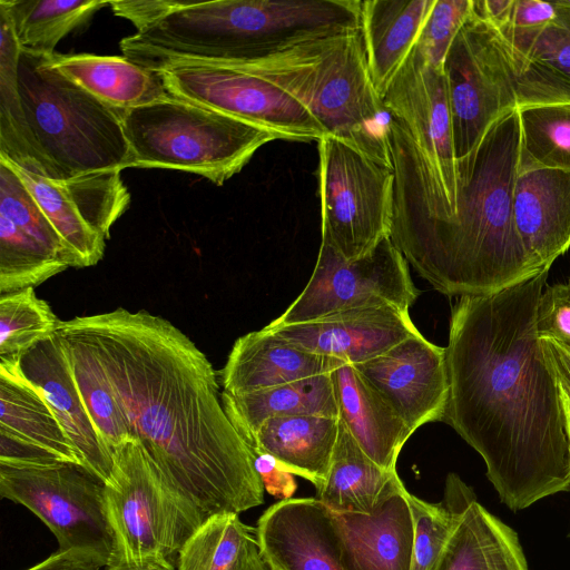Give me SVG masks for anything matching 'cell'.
<instances>
[{
	"instance_id": "6da1fadb",
	"label": "cell",
	"mask_w": 570,
	"mask_h": 570,
	"mask_svg": "<svg viewBox=\"0 0 570 570\" xmlns=\"http://www.w3.org/2000/svg\"><path fill=\"white\" fill-rule=\"evenodd\" d=\"M549 269L451 311L443 417L483 459L512 511L570 489V440L556 375L535 330Z\"/></svg>"
},
{
	"instance_id": "7a4b0ae2",
	"label": "cell",
	"mask_w": 570,
	"mask_h": 570,
	"mask_svg": "<svg viewBox=\"0 0 570 570\" xmlns=\"http://www.w3.org/2000/svg\"><path fill=\"white\" fill-rule=\"evenodd\" d=\"M65 323L99 360L131 436L206 517L264 503L254 453L207 356L173 323L124 307Z\"/></svg>"
},
{
	"instance_id": "3957f363",
	"label": "cell",
	"mask_w": 570,
	"mask_h": 570,
	"mask_svg": "<svg viewBox=\"0 0 570 570\" xmlns=\"http://www.w3.org/2000/svg\"><path fill=\"white\" fill-rule=\"evenodd\" d=\"M520 146V118L514 109L492 124L471 154L456 160L453 218L391 232L409 265L439 293L459 297L493 294L539 272L530 263L513 217Z\"/></svg>"
},
{
	"instance_id": "277c9868",
	"label": "cell",
	"mask_w": 570,
	"mask_h": 570,
	"mask_svg": "<svg viewBox=\"0 0 570 570\" xmlns=\"http://www.w3.org/2000/svg\"><path fill=\"white\" fill-rule=\"evenodd\" d=\"M361 0H219L181 6L120 41L124 57L156 70L176 62L226 65L308 37L360 27Z\"/></svg>"
},
{
	"instance_id": "5b68a950",
	"label": "cell",
	"mask_w": 570,
	"mask_h": 570,
	"mask_svg": "<svg viewBox=\"0 0 570 570\" xmlns=\"http://www.w3.org/2000/svg\"><path fill=\"white\" fill-rule=\"evenodd\" d=\"M215 66L272 82L302 104L326 135L393 168L390 116L370 76L361 27L315 35L263 57Z\"/></svg>"
},
{
	"instance_id": "8992f818",
	"label": "cell",
	"mask_w": 570,
	"mask_h": 570,
	"mask_svg": "<svg viewBox=\"0 0 570 570\" xmlns=\"http://www.w3.org/2000/svg\"><path fill=\"white\" fill-rule=\"evenodd\" d=\"M382 99L394 173L392 230L453 218L458 173L443 71L414 47Z\"/></svg>"
},
{
	"instance_id": "52a82bcc",
	"label": "cell",
	"mask_w": 570,
	"mask_h": 570,
	"mask_svg": "<svg viewBox=\"0 0 570 570\" xmlns=\"http://www.w3.org/2000/svg\"><path fill=\"white\" fill-rule=\"evenodd\" d=\"M51 57L20 49L18 83L30 134L52 178L126 169L125 112L53 68Z\"/></svg>"
},
{
	"instance_id": "ba28073f",
	"label": "cell",
	"mask_w": 570,
	"mask_h": 570,
	"mask_svg": "<svg viewBox=\"0 0 570 570\" xmlns=\"http://www.w3.org/2000/svg\"><path fill=\"white\" fill-rule=\"evenodd\" d=\"M126 168H161L200 175L217 186L239 173L272 131L168 95L124 114Z\"/></svg>"
},
{
	"instance_id": "9c48e42d",
	"label": "cell",
	"mask_w": 570,
	"mask_h": 570,
	"mask_svg": "<svg viewBox=\"0 0 570 570\" xmlns=\"http://www.w3.org/2000/svg\"><path fill=\"white\" fill-rule=\"evenodd\" d=\"M112 458L105 482L114 538L107 570H176L183 544L207 517L166 480L137 440Z\"/></svg>"
},
{
	"instance_id": "30bf717a",
	"label": "cell",
	"mask_w": 570,
	"mask_h": 570,
	"mask_svg": "<svg viewBox=\"0 0 570 570\" xmlns=\"http://www.w3.org/2000/svg\"><path fill=\"white\" fill-rule=\"evenodd\" d=\"M456 160L471 154L492 124L524 107L534 75L529 61L474 12L443 63Z\"/></svg>"
},
{
	"instance_id": "8fae6325",
	"label": "cell",
	"mask_w": 570,
	"mask_h": 570,
	"mask_svg": "<svg viewBox=\"0 0 570 570\" xmlns=\"http://www.w3.org/2000/svg\"><path fill=\"white\" fill-rule=\"evenodd\" d=\"M317 142L322 242L346 261L361 258L391 237L393 168L334 136Z\"/></svg>"
},
{
	"instance_id": "7c38bea8",
	"label": "cell",
	"mask_w": 570,
	"mask_h": 570,
	"mask_svg": "<svg viewBox=\"0 0 570 570\" xmlns=\"http://www.w3.org/2000/svg\"><path fill=\"white\" fill-rule=\"evenodd\" d=\"M0 494L38 517L60 550H79L100 559L114 557V538L105 504V482L77 463L0 464Z\"/></svg>"
},
{
	"instance_id": "4fadbf2b",
	"label": "cell",
	"mask_w": 570,
	"mask_h": 570,
	"mask_svg": "<svg viewBox=\"0 0 570 570\" xmlns=\"http://www.w3.org/2000/svg\"><path fill=\"white\" fill-rule=\"evenodd\" d=\"M420 295L409 263L391 237L370 254L346 261L335 248L321 242L312 276L302 293L273 325L315 321L331 314L372 306L409 311Z\"/></svg>"
},
{
	"instance_id": "5bb4252c",
	"label": "cell",
	"mask_w": 570,
	"mask_h": 570,
	"mask_svg": "<svg viewBox=\"0 0 570 570\" xmlns=\"http://www.w3.org/2000/svg\"><path fill=\"white\" fill-rule=\"evenodd\" d=\"M153 71L170 96L265 128L278 139L318 141L326 135L295 98L249 72L198 62H176Z\"/></svg>"
},
{
	"instance_id": "9a60e30c",
	"label": "cell",
	"mask_w": 570,
	"mask_h": 570,
	"mask_svg": "<svg viewBox=\"0 0 570 570\" xmlns=\"http://www.w3.org/2000/svg\"><path fill=\"white\" fill-rule=\"evenodd\" d=\"M8 163L31 193L75 259V267L96 265L104 256L114 223L130 195L119 170L49 179Z\"/></svg>"
},
{
	"instance_id": "2e32d148",
	"label": "cell",
	"mask_w": 570,
	"mask_h": 570,
	"mask_svg": "<svg viewBox=\"0 0 570 570\" xmlns=\"http://www.w3.org/2000/svg\"><path fill=\"white\" fill-rule=\"evenodd\" d=\"M353 365L413 433L443 421L450 392L445 347L417 333Z\"/></svg>"
},
{
	"instance_id": "e0dca14e",
	"label": "cell",
	"mask_w": 570,
	"mask_h": 570,
	"mask_svg": "<svg viewBox=\"0 0 570 570\" xmlns=\"http://www.w3.org/2000/svg\"><path fill=\"white\" fill-rule=\"evenodd\" d=\"M255 531L273 570H352L332 512L317 498L279 500L261 515Z\"/></svg>"
},
{
	"instance_id": "ac0fdd59",
	"label": "cell",
	"mask_w": 570,
	"mask_h": 570,
	"mask_svg": "<svg viewBox=\"0 0 570 570\" xmlns=\"http://www.w3.org/2000/svg\"><path fill=\"white\" fill-rule=\"evenodd\" d=\"M303 351L351 364L365 362L420 333L409 311L394 306L354 308L292 325L265 326Z\"/></svg>"
},
{
	"instance_id": "d6986e66",
	"label": "cell",
	"mask_w": 570,
	"mask_h": 570,
	"mask_svg": "<svg viewBox=\"0 0 570 570\" xmlns=\"http://www.w3.org/2000/svg\"><path fill=\"white\" fill-rule=\"evenodd\" d=\"M18 364L24 377L49 403L81 465L107 482L112 473L114 458L83 404L58 332L22 354Z\"/></svg>"
},
{
	"instance_id": "ffe728a7",
	"label": "cell",
	"mask_w": 570,
	"mask_h": 570,
	"mask_svg": "<svg viewBox=\"0 0 570 570\" xmlns=\"http://www.w3.org/2000/svg\"><path fill=\"white\" fill-rule=\"evenodd\" d=\"M513 217L535 271L550 269L570 249V171L519 169L513 186Z\"/></svg>"
},
{
	"instance_id": "44dd1931",
	"label": "cell",
	"mask_w": 570,
	"mask_h": 570,
	"mask_svg": "<svg viewBox=\"0 0 570 570\" xmlns=\"http://www.w3.org/2000/svg\"><path fill=\"white\" fill-rule=\"evenodd\" d=\"M409 491L390 498L371 514L332 512L352 570H410L414 523Z\"/></svg>"
},
{
	"instance_id": "7402d4cb",
	"label": "cell",
	"mask_w": 570,
	"mask_h": 570,
	"mask_svg": "<svg viewBox=\"0 0 570 570\" xmlns=\"http://www.w3.org/2000/svg\"><path fill=\"white\" fill-rule=\"evenodd\" d=\"M334 358L297 348L263 327L234 343L220 372L223 392L242 394L332 372Z\"/></svg>"
},
{
	"instance_id": "603a6c76",
	"label": "cell",
	"mask_w": 570,
	"mask_h": 570,
	"mask_svg": "<svg viewBox=\"0 0 570 570\" xmlns=\"http://www.w3.org/2000/svg\"><path fill=\"white\" fill-rule=\"evenodd\" d=\"M331 374L341 421L373 462L395 471L399 454L413 432L353 364L334 358Z\"/></svg>"
},
{
	"instance_id": "cb8c5ba5",
	"label": "cell",
	"mask_w": 570,
	"mask_h": 570,
	"mask_svg": "<svg viewBox=\"0 0 570 570\" xmlns=\"http://www.w3.org/2000/svg\"><path fill=\"white\" fill-rule=\"evenodd\" d=\"M340 425L341 419L330 415L273 417L258 429L250 449L254 455H272L288 472L320 489L332 464Z\"/></svg>"
},
{
	"instance_id": "d4e9b609",
	"label": "cell",
	"mask_w": 570,
	"mask_h": 570,
	"mask_svg": "<svg viewBox=\"0 0 570 570\" xmlns=\"http://www.w3.org/2000/svg\"><path fill=\"white\" fill-rule=\"evenodd\" d=\"M435 0L361 1L360 27L372 82L383 98L415 47Z\"/></svg>"
},
{
	"instance_id": "484cf974",
	"label": "cell",
	"mask_w": 570,
	"mask_h": 570,
	"mask_svg": "<svg viewBox=\"0 0 570 570\" xmlns=\"http://www.w3.org/2000/svg\"><path fill=\"white\" fill-rule=\"evenodd\" d=\"M435 570H529L518 534L482 507L463 502Z\"/></svg>"
},
{
	"instance_id": "4316f807",
	"label": "cell",
	"mask_w": 570,
	"mask_h": 570,
	"mask_svg": "<svg viewBox=\"0 0 570 570\" xmlns=\"http://www.w3.org/2000/svg\"><path fill=\"white\" fill-rule=\"evenodd\" d=\"M18 358H0V433L33 445L59 462L81 465L49 403L21 373Z\"/></svg>"
},
{
	"instance_id": "83f0119b",
	"label": "cell",
	"mask_w": 570,
	"mask_h": 570,
	"mask_svg": "<svg viewBox=\"0 0 570 570\" xmlns=\"http://www.w3.org/2000/svg\"><path fill=\"white\" fill-rule=\"evenodd\" d=\"M404 489L397 471L373 462L341 421L332 464L316 498L333 512L371 514Z\"/></svg>"
},
{
	"instance_id": "f1b7e54d",
	"label": "cell",
	"mask_w": 570,
	"mask_h": 570,
	"mask_svg": "<svg viewBox=\"0 0 570 570\" xmlns=\"http://www.w3.org/2000/svg\"><path fill=\"white\" fill-rule=\"evenodd\" d=\"M51 66L106 105L122 112L169 95L158 72L124 56L55 53Z\"/></svg>"
},
{
	"instance_id": "f546056e",
	"label": "cell",
	"mask_w": 570,
	"mask_h": 570,
	"mask_svg": "<svg viewBox=\"0 0 570 570\" xmlns=\"http://www.w3.org/2000/svg\"><path fill=\"white\" fill-rule=\"evenodd\" d=\"M222 401L229 420L249 448L258 429L269 419L305 414L340 417L331 372L248 393L222 391Z\"/></svg>"
},
{
	"instance_id": "4dcf8cb0",
	"label": "cell",
	"mask_w": 570,
	"mask_h": 570,
	"mask_svg": "<svg viewBox=\"0 0 570 570\" xmlns=\"http://www.w3.org/2000/svg\"><path fill=\"white\" fill-rule=\"evenodd\" d=\"M0 157L52 179L30 134L18 83L20 46L12 20L0 6Z\"/></svg>"
},
{
	"instance_id": "1f68e13d",
	"label": "cell",
	"mask_w": 570,
	"mask_h": 570,
	"mask_svg": "<svg viewBox=\"0 0 570 570\" xmlns=\"http://www.w3.org/2000/svg\"><path fill=\"white\" fill-rule=\"evenodd\" d=\"M58 334L83 404L102 443L112 454L116 449L135 439L104 368L89 344L65 321L60 322Z\"/></svg>"
},
{
	"instance_id": "d6a6232c",
	"label": "cell",
	"mask_w": 570,
	"mask_h": 570,
	"mask_svg": "<svg viewBox=\"0 0 570 570\" xmlns=\"http://www.w3.org/2000/svg\"><path fill=\"white\" fill-rule=\"evenodd\" d=\"M97 0H0L9 13L20 49L51 57L58 42L107 6Z\"/></svg>"
},
{
	"instance_id": "836d02e7",
	"label": "cell",
	"mask_w": 570,
	"mask_h": 570,
	"mask_svg": "<svg viewBox=\"0 0 570 570\" xmlns=\"http://www.w3.org/2000/svg\"><path fill=\"white\" fill-rule=\"evenodd\" d=\"M256 543L255 529L238 513H214L183 544L176 569L239 570Z\"/></svg>"
},
{
	"instance_id": "e575fe53",
	"label": "cell",
	"mask_w": 570,
	"mask_h": 570,
	"mask_svg": "<svg viewBox=\"0 0 570 570\" xmlns=\"http://www.w3.org/2000/svg\"><path fill=\"white\" fill-rule=\"evenodd\" d=\"M521 128L519 169L570 171V104L518 109Z\"/></svg>"
},
{
	"instance_id": "d590c367",
	"label": "cell",
	"mask_w": 570,
	"mask_h": 570,
	"mask_svg": "<svg viewBox=\"0 0 570 570\" xmlns=\"http://www.w3.org/2000/svg\"><path fill=\"white\" fill-rule=\"evenodd\" d=\"M471 491L458 474L449 473L444 497L439 503H430L407 493L414 523L410 570H435L459 511Z\"/></svg>"
},
{
	"instance_id": "8d00e7d4",
	"label": "cell",
	"mask_w": 570,
	"mask_h": 570,
	"mask_svg": "<svg viewBox=\"0 0 570 570\" xmlns=\"http://www.w3.org/2000/svg\"><path fill=\"white\" fill-rule=\"evenodd\" d=\"M68 267L0 214V294L38 286Z\"/></svg>"
},
{
	"instance_id": "74e56055",
	"label": "cell",
	"mask_w": 570,
	"mask_h": 570,
	"mask_svg": "<svg viewBox=\"0 0 570 570\" xmlns=\"http://www.w3.org/2000/svg\"><path fill=\"white\" fill-rule=\"evenodd\" d=\"M60 322L35 287L0 294V358H16L58 332Z\"/></svg>"
},
{
	"instance_id": "f35d334b",
	"label": "cell",
	"mask_w": 570,
	"mask_h": 570,
	"mask_svg": "<svg viewBox=\"0 0 570 570\" xmlns=\"http://www.w3.org/2000/svg\"><path fill=\"white\" fill-rule=\"evenodd\" d=\"M0 214L40 243L51 254L75 267V259L41 207L12 167L0 159Z\"/></svg>"
},
{
	"instance_id": "ab89813d",
	"label": "cell",
	"mask_w": 570,
	"mask_h": 570,
	"mask_svg": "<svg viewBox=\"0 0 570 570\" xmlns=\"http://www.w3.org/2000/svg\"><path fill=\"white\" fill-rule=\"evenodd\" d=\"M473 0H435L424 21L415 48L429 66L443 71L456 35L472 13Z\"/></svg>"
},
{
	"instance_id": "60d3db41",
	"label": "cell",
	"mask_w": 570,
	"mask_h": 570,
	"mask_svg": "<svg viewBox=\"0 0 570 570\" xmlns=\"http://www.w3.org/2000/svg\"><path fill=\"white\" fill-rule=\"evenodd\" d=\"M557 7L556 17L520 51L570 82V0Z\"/></svg>"
},
{
	"instance_id": "b9f144b4",
	"label": "cell",
	"mask_w": 570,
	"mask_h": 570,
	"mask_svg": "<svg viewBox=\"0 0 570 570\" xmlns=\"http://www.w3.org/2000/svg\"><path fill=\"white\" fill-rule=\"evenodd\" d=\"M535 330L540 340L570 350V283L544 287L537 305Z\"/></svg>"
},
{
	"instance_id": "7bdbcfd3",
	"label": "cell",
	"mask_w": 570,
	"mask_h": 570,
	"mask_svg": "<svg viewBox=\"0 0 570 570\" xmlns=\"http://www.w3.org/2000/svg\"><path fill=\"white\" fill-rule=\"evenodd\" d=\"M557 1L514 0L508 23L498 30L518 50H523L556 17Z\"/></svg>"
},
{
	"instance_id": "ee69618b",
	"label": "cell",
	"mask_w": 570,
	"mask_h": 570,
	"mask_svg": "<svg viewBox=\"0 0 570 570\" xmlns=\"http://www.w3.org/2000/svg\"><path fill=\"white\" fill-rule=\"evenodd\" d=\"M181 3L183 1L173 0L108 1L114 13L129 20L136 27V32H141L151 27Z\"/></svg>"
},
{
	"instance_id": "f6af8a7d",
	"label": "cell",
	"mask_w": 570,
	"mask_h": 570,
	"mask_svg": "<svg viewBox=\"0 0 570 570\" xmlns=\"http://www.w3.org/2000/svg\"><path fill=\"white\" fill-rule=\"evenodd\" d=\"M254 456V465L265 492L281 500L291 499L296 490L294 474L284 469L275 458L267 453H256Z\"/></svg>"
},
{
	"instance_id": "bcb514c9",
	"label": "cell",
	"mask_w": 570,
	"mask_h": 570,
	"mask_svg": "<svg viewBox=\"0 0 570 570\" xmlns=\"http://www.w3.org/2000/svg\"><path fill=\"white\" fill-rule=\"evenodd\" d=\"M26 570H107L96 556L79 550H58Z\"/></svg>"
},
{
	"instance_id": "7dc6e473",
	"label": "cell",
	"mask_w": 570,
	"mask_h": 570,
	"mask_svg": "<svg viewBox=\"0 0 570 570\" xmlns=\"http://www.w3.org/2000/svg\"><path fill=\"white\" fill-rule=\"evenodd\" d=\"M541 342L544 356L560 389L570 399V350L551 340H541Z\"/></svg>"
},
{
	"instance_id": "c3c4849f",
	"label": "cell",
	"mask_w": 570,
	"mask_h": 570,
	"mask_svg": "<svg viewBox=\"0 0 570 570\" xmlns=\"http://www.w3.org/2000/svg\"><path fill=\"white\" fill-rule=\"evenodd\" d=\"M513 4L514 0H473V12L500 30L508 23Z\"/></svg>"
},
{
	"instance_id": "681fc988",
	"label": "cell",
	"mask_w": 570,
	"mask_h": 570,
	"mask_svg": "<svg viewBox=\"0 0 570 570\" xmlns=\"http://www.w3.org/2000/svg\"><path fill=\"white\" fill-rule=\"evenodd\" d=\"M239 570H273L272 567L268 564V562L264 559L262 556L258 543H256L249 554L247 556L246 560L244 561L243 566Z\"/></svg>"
},
{
	"instance_id": "f907efd6",
	"label": "cell",
	"mask_w": 570,
	"mask_h": 570,
	"mask_svg": "<svg viewBox=\"0 0 570 570\" xmlns=\"http://www.w3.org/2000/svg\"><path fill=\"white\" fill-rule=\"evenodd\" d=\"M561 392V401L563 405L564 416H566V425L567 431L570 440V399L567 396V394L560 389Z\"/></svg>"
},
{
	"instance_id": "816d5d0a",
	"label": "cell",
	"mask_w": 570,
	"mask_h": 570,
	"mask_svg": "<svg viewBox=\"0 0 570 570\" xmlns=\"http://www.w3.org/2000/svg\"><path fill=\"white\" fill-rule=\"evenodd\" d=\"M570 283V282H569Z\"/></svg>"
}]
</instances>
